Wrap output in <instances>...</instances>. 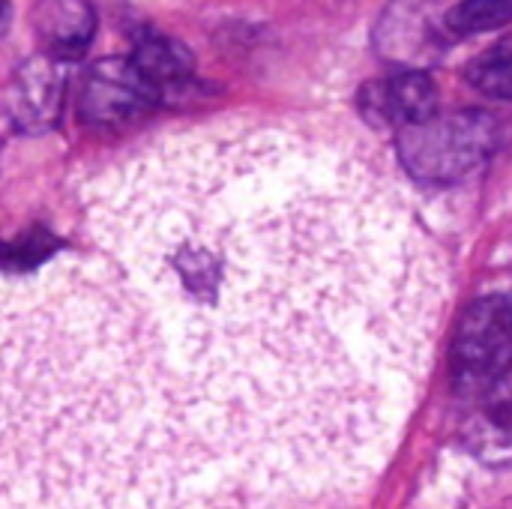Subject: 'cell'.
<instances>
[{
	"label": "cell",
	"mask_w": 512,
	"mask_h": 509,
	"mask_svg": "<svg viewBox=\"0 0 512 509\" xmlns=\"http://www.w3.org/2000/svg\"><path fill=\"white\" fill-rule=\"evenodd\" d=\"M87 213L192 486L324 501L384 468L429 369L447 270L378 171L288 129L216 126L111 168Z\"/></svg>",
	"instance_id": "cell-1"
},
{
	"label": "cell",
	"mask_w": 512,
	"mask_h": 509,
	"mask_svg": "<svg viewBox=\"0 0 512 509\" xmlns=\"http://www.w3.org/2000/svg\"><path fill=\"white\" fill-rule=\"evenodd\" d=\"M186 486L165 381L102 258L0 273V509H162Z\"/></svg>",
	"instance_id": "cell-2"
},
{
	"label": "cell",
	"mask_w": 512,
	"mask_h": 509,
	"mask_svg": "<svg viewBox=\"0 0 512 509\" xmlns=\"http://www.w3.org/2000/svg\"><path fill=\"white\" fill-rule=\"evenodd\" d=\"M459 399L474 405L468 426L474 450L501 462L510 453V300L489 294L471 303L453 342Z\"/></svg>",
	"instance_id": "cell-3"
},
{
	"label": "cell",
	"mask_w": 512,
	"mask_h": 509,
	"mask_svg": "<svg viewBox=\"0 0 512 509\" xmlns=\"http://www.w3.org/2000/svg\"><path fill=\"white\" fill-rule=\"evenodd\" d=\"M501 120L480 108L435 114L402 126L396 135L399 162L423 183H459L480 171L501 147Z\"/></svg>",
	"instance_id": "cell-4"
},
{
	"label": "cell",
	"mask_w": 512,
	"mask_h": 509,
	"mask_svg": "<svg viewBox=\"0 0 512 509\" xmlns=\"http://www.w3.org/2000/svg\"><path fill=\"white\" fill-rule=\"evenodd\" d=\"M159 102V93L141 78L129 57H105L87 69L78 111L90 126H120L138 120Z\"/></svg>",
	"instance_id": "cell-5"
},
{
	"label": "cell",
	"mask_w": 512,
	"mask_h": 509,
	"mask_svg": "<svg viewBox=\"0 0 512 509\" xmlns=\"http://www.w3.org/2000/svg\"><path fill=\"white\" fill-rule=\"evenodd\" d=\"M66 99V66L48 54L30 57L12 75L6 93L9 120L21 132H45L60 120Z\"/></svg>",
	"instance_id": "cell-6"
},
{
	"label": "cell",
	"mask_w": 512,
	"mask_h": 509,
	"mask_svg": "<svg viewBox=\"0 0 512 509\" xmlns=\"http://www.w3.org/2000/svg\"><path fill=\"white\" fill-rule=\"evenodd\" d=\"M435 6L438 0H393L375 30L378 51L408 69L435 60L444 51L441 36H450L444 24H435Z\"/></svg>",
	"instance_id": "cell-7"
},
{
	"label": "cell",
	"mask_w": 512,
	"mask_h": 509,
	"mask_svg": "<svg viewBox=\"0 0 512 509\" xmlns=\"http://www.w3.org/2000/svg\"><path fill=\"white\" fill-rule=\"evenodd\" d=\"M363 111L375 123L414 126L438 114L435 81L423 69H402L363 90Z\"/></svg>",
	"instance_id": "cell-8"
},
{
	"label": "cell",
	"mask_w": 512,
	"mask_h": 509,
	"mask_svg": "<svg viewBox=\"0 0 512 509\" xmlns=\"http://www.w3.org/2000/svg\"><path fill=\"white\" fill-rule=\"evenodd\" d=\"M33 27L45 42V54L66 66L90 48L96 12L90 0H36Z\"/></svg>",
	"instance_id": "cell-9"
},
{
	"label": "cell",
	"mask_w": 512,
	"mask_h": 509,
	"mask_svg": "<svg viewBox=\"0 0 512 509\" xmlns=\"http://www.w3.org/2000/svg\"><path fill=\"white\" fill-rule=\"evenodd\" d=\"M129 60L135 63L141 78L159 93V99L183 90L195 75V60H192L189 48L183 42L159 36V33H144L135 42V51Z\"/></svg>",
	"instance_id": "cell-10"
},
{
	"label": "cell",
	"mask_w": 512,
	"mask_h": 509,
	"mask_svg": "<svg viewBox=\"0 0 512 509\" xmlns=\"http://www.w3.org/2000/svg\"><path fill=\"white\" fill-rule=\"evenodd\" d=\"M512 0H459L447 9L444 27L450 36H474L498 30L510 21Z\"/></svg>",
	"instance_id": "cell-11"
},
{
	"label": "cell",
	"mask_w": 512,
	"mask_h": 509,
	"mask_svg": "<svg viewBox=\"0 0 512 509\" xmlns=\"http://www.w3.org/2000/svg\"><path fill=\"white\" fill-rule=\"evenodd\" d=\"M510 63V42L504 39V42H498L489 54L477 57V60L468 66L465 78H468L480 93H486V96H492V99H510Z\"/></svg>",
	"instance_id": "cell-12"
},
{
	"label": "cell",
	"mask_w": 512,
	"mask_h": 509,
	"mask_svg": "<svg viewBox=\"0 0 512 509\" xmlns=\"http://www.w3.org/2000/svg\"><path fill=\"white\" fill-rule=\"evenodd\" d=\"M9 21H12V6H9V0H0V36L6 33Z\"/></svg>",
	"instance_id": "cell-13"
}]
</instances>
